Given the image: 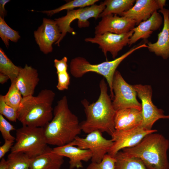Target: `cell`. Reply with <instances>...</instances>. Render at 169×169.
I'll return each instance as SVG.
<instances>
[{"label": "cell", "mask_w": 169, "mask_h": 169, "mask_svg": "<svg viewBox=\"0 0 169 169\" xmlns=\"http://www.w3.org/2000/svg\"><path fill=\"white\" fill-rule=\"evenodd\" d=\"M100 93L97 100L90 104L86 99L81 102L84 108L86 119L80 123L85 133L98 131L111 136L115 131L114 119L116 110L108 94L107 84L104 79L99 84Z\"/></svg>", "instance_id": "cell-1"}, {"label": "cell", "mask_w": 169, "mask_h": 169, "mask_svg": "<svg viewBox=\"0 0 169 169\" xmlns=\"http://www.w3.org/2000/svg\"><path fill=\"white\" fill-rule=\"evenodd\" d=\"M144 47L143 44L134 47L113 60L107 61L98 64H91L83 57H76L70 61V72L74 77L76 78L81 77L85 74L90 72H95L103 76L106 79L110 88V96L112 100L114 97L112 83L117 68L128 56L136 50Z\"/></svg>", "instance_id": "cell-5"}, {"label": "cell", "mask_w": 169, "mask_h": 169, "mask_svg": "<svg viewBox=\"0 0 169 169\" xmlns=\"http://www.w3.org/2000/svg\"><path fill=\"white\" fill-rule=\"evenodd\" d=\"M29 169V168H28V169Z\"/></svg>", "instance_id": "cell-39"}, {"label": "cell", "mask_w": 169, "mask_h": 169, "mask_svg": "<svg viewBox=\"0 0 169 169\" xmlns=\"http://www.w3.org/2000/svg\"><path fill=\"white\" fill-rule=\"evenodd\" d=\"M135 4L120 16H123L134 20L136 25L149 19L153 13L160 8L157 0H136Z\"/></svg>", "instance_id": "cell-16"}, {"label": "cell", "mask_w": 169, "mask_h": 169, "mask_svg": "<svg viewBox=\"0 0 169 169\" xmlns=\"http://www.w3.org/2000/svg\"><path fill=\"white\" fill-rule=\"evenodd\" d=\"M102 18L95 28V35L106 32L117 34L125 33L132 30L136 25L134 20L117 14H109Z\"/></svg>", "instance_id": "cell-14"}, {"label": "cell", "mask_w": 169, "mask_h": 169, "mask_svg": "<svg viewBox=\"0 0 169 169\" xmlns=\"http://www.w3.org/2000/svg\"><path fill=\"white\" fill-rule=\"evenodd\" d=\"M15 137L11 152H22L31 159L43 153L49 147L44 127L23 126L16 130Z\"/></svg>", "instance_id": "cell-6"}, {"label": "cell", "mask_w": 169, "mask_h": 169, "mask_svg": "<svg viewBox=\"0 0 169 169\" xmlns=\"http://www.w3.org/2000/svg\"><path fill=\"white\" fill-rule=\"evenodd\" d=\"M163 18L157 12H154L151 17L146 21L141 22L132 30L134 33L128 43L130 46L140 39L148 38L153 31L158 29L161 25Z\"/></svg>", "instance_id": "cell-20"}, {"label": "cell", "mask_w": 169, "mask_h": 169, "mask_svg": "<svg viewBox=\"0 0 169 169\" xmlns=\"http://www.w3.org/2000/svg\"><path fill=\"white\" fill-rule=\"evenodd\" d=\"M39 81L37 70L26 64L21 67L16 84L23 97H25L33 95Z\"/></svg>", "instance_id": "cell-17"}, {"label": "cell", "mask_w": 169, "mask_h": 169, "mask_svg": "<svg viewBox=\"0 0 169 169\" xmlns=\"http://www.w3.org/2000/svg\"><path fill=\"white\" fill-rule=\"evenodd\" d=\"M142 121L141 110L127 108L116 111L114 123L117 131L130 129L141 125Z\"/></svg>", "instance_id": "cell-18"}, {"label": "cell", "mask_w": 169, "mask_h": 169, "mask_svg": "<svg viewBox=\"0 0 169 169\" xmlns=\"http://www.w3.org/2000/svg\"><path fill=\"white\" fill-rule=\"evenodd\" d=\"M14 130L13 126L0 114V131L4 140L15 141V137L10 134L11 131Z\"/></svg>", "instance_id": "cell-31"}, {"label": "cell", "mask_w": 169, "mask_h": 169, "mask_svg": "<svg viewBox=\"0 0 169 169\" xmlns=\"http://www.w3.org/2000/svg\"><path fill=\"white\" fill-rule=\"evenodd\" d=\"M133 33L132 30L120 34L106 32L102 34L95 35L93 38H86L84 41L98 44L106 58L107 53L110 52L115 59L118 52L128 44Z\"/></svg>", "instance_id": "cell-12"}, {"label": "cell", "mask_w": 169, "mask_h": 169, "mask_svg": "<svg viewBox=\"0 0 169 169\" xmlns=\"http://www.w3.org/2000/svg\"><path fill=\"white\" fill-rule=\"evenodd\" d=\"M114 157L116 160L115 169H147L140 159L128 156L122 150Z\"/></svg>", "instance_id": "cell-23"}, {"label": "cell", "mask_w": 169, "mask_h": 169, "mask_svg": "<svg viewBox=\"0 0 169 169\" xmlns=\"http://www.w3.org/2000/svg\"><path fill=\"white\" fill-rule=\"evenodd\" d=\"M34 36L40 51L47 54L52 51L53 44L59 40L61 33L54 20L44 18L41 25L34 32Z\"/></svg>", "instance_id": "cell-13"}, {"label": "cell", "mask_w": 169, "mask_h": 169, "mask_svg": "<svg viewBox=\"0 0 169 169\" xmlns=\"http://www.w3.org/2000/svg\"><path fill=\"white\" fill-rule=\"evenodd\" d=\"M98 0H74L68 2L58 8L50 10L41 12L51 16L56 13L64 10H70L76 8H84L95 4Z\"/></svg>", "instance_id": "cell-26"}, {"label": "cell", "mask_w": 169, "mask_h": 169, "mask_svg": "<svg viewBox=\"0 0 169 169\" xmlns=\"http://www.w3.org/2000/svg\"><path fill=\"white\" fill-rule=\"evenodd\" d=\"M10 1L9 0H0V17L4 18L6 16L7 11L5 8V5Z\"/></svg>", "instance_id": "cell-35"}, {"label": "cell", "mask_w": 169, "mask_h": 169, "mask_svg": "<svg viewBox=\"0 0 169 169\" xmlns=\"http://www.w3.org/2000/svg\"><path fill=\"white\" fill-rule=\"evenodd\" d=\"M57 74L58 81L56 85L57 89L60 91L68 90L70 84V77L67 71Z\"/></svg>", "instance_id": "cell-32"}, {"label": "cell", "mask_w": 169, "mask_h": 169, "mask_svg": "<svg viewBox=\"0 0 169 169\" xmlns=\"http://www.w3.org/2000/svg\"><path fill=\"white\" fill-rule=\"evenodd\" d=\"M157 131L156 129H146L141 125L127 130H115L111 136L113 144L108 154L114 157L120 151L136 146L147 135Z\"/></svg>", "instance_id": "cell-11"}, {"label": "cell", "mask_w": 169, "mask_h": 169, "mask_svg": "<svg viewBox=\"0 0 169 169\" xmlns=\"http://www.w3.org/2000/svg\"><path fill=\"white\" fill-rule=\"evenodd\" d=\"M163 17V26L158 34V39L154 43H147L149 51L166 59L169 58V10L165 8L160 9Z\"/></svg>", "instance_id": "cell-15"}, {"label": "cell", "mask_w": 169, "mask_h": 169, "mask_svg": "<svg viewBox=\"0 0 169 169\" xmlns=\"http://www.w3.org/2000/svg\"><path fill=\"white\" fill-rule=\"evenodd\" d=\"M21 68L15 65L0 48V73L8 76L12 82L16 81Z\"/></svg>", "instance_id": "cell-24"}, {"label": "cell", "mask_w": 169, "mask_h": 169, "mask_svg": "<svg viewBox=\"0 0 169 169\" xmlns=\"http://www.w3.org/2000/svg\"><path fill=\"white\" fill-rule=\"evenodd\" d=\"M0 37L7 48L9 46V41L16 42L20 38L18 32L9 27L4 18L1 17H0Z\"/></svg>", "instance_id": "cell-28"}, {"label": "cell", "mask_w": 169, "mask_h": 169, "mask_svg": "<svg viewBox=\"0 0 169 169\" xmlns=\"http://www.w3.org/2000/svg\"><path fill=\"white\" fill-rule=\"evenodd\" d=\"M23 98L22 95L16 85V81L11 82L8 91L5 95H3L5 103L17 110Z\"/></svg>", "instance_id": "cell-27"}, {"label": "cell", "mask_w": 169, "mask_h": 169, "mask_svg": "<svg viewBox=\"0 0 169 169\" xmlns=\"http://www.w3.org/2000/svg\"><path fill=\"white\" fill-rule=\"evenodd\" d=\"M64 157L53 152L48 147L41 154L32 159L29 169H60Z\"/></svg>", "instance_id": "cell-21"}, {"label": "cell", "mask_w": 169, "mask_h": 169, "mask_svg": "<svg viewBox=\"0 0 169 169\" xmlns=\"http://www.w3.org/2000/svg\"><path fill=\"white\" fill-rule=\"evenodd\" d=\"M10 79L8 76L3 74L0 73V83L1 84H3Z\"/></svg>", "instance_id": "cell-37"}, {"label": "cell", "mask_w": 169, "mask_h": 169, "mask_svg": "<svg viewBox=\"0 0 169 169\" xmlns=\"http://www.w3.org/2000/svg\"><path fill=\"white\" fill-rule=\"evenodd\" d=\"M135 0H106L104 1L105 7L100 14L99 18L109 14L120 16L124 12L131 8L135 2Z\"/></svg>", "instance_id": "cell-22"}, {"label": "cell", "mask_w": 169, "mask_h": 169, "mask_svg": "<svg viewBox=\"0 0 169 169\" xmlns=\"http://www.w3.org/2000/svg\"><path fill=\"white\" fill-rule=\"evenodd\" d=\"M54 153L69 159V168L83 167L82 161H87L91 159L92 153L88 149H83L75 146L67 144L53 149Z\"/></svg>", "instance_id": "cell-19"}, {"label": "cell", "mask_w": 169, "mask_h": 169, "mask_svg": "<svg viewBox=\"0 0 169 169\" xmlns=\"http://www.w3.org/2000/svg\"><path fill=\"white\" fill-rule=\"evenodd\" d=\"M0 169H8V162L4 157L1 159Z\"/></svg>", "instance_id": "cell-36"}, {"label": "cell", "mask_w": 169, "mask_h": 169, "mask_svg": "<svg viewBox=\"0 0 169 169\" xmlns=\"http://www.w3.org/2000/svg\"><path fill=\"white\" fill-rule=\"evenodd\" d=\"M112 89L114 97L112 103L116 111L127 108L141 110V103L137 99V93L133 85L127 83L117 70L114 76Z\"/></svg>", "instance_id": "cell-8"}, {"label": "cell", "mask_w": 169, "mask_h": 169, "mask_svg": "<svg viewBox=\"0 0 169 169\" xmlns=\"http://www.w3.org/2000/svg\"><path fill=\"white\" fill-rule=\"evenodd\" d=\"M44 129L48 144L57 146L69 143L80 133L78 118L69 109L66 96L57 102L53 118Z\"/></svg>", "instance_id": "cell-2"}, {"label": "cell", "mask_w": 169, "mask_h": 169, "mask_svg": "<svg viewBox=\"0 0 169 169\" xmlns=\"http://www.w3.org/2000/svg\"><path fill=\"white\" fill-rule=\"evenodd\" d=\"M115 162L116 160L114 157L107 154L100 162H92L87 169H115Z\"/></svg>", "instance_id": "cell-29"}, {"label": "cell", "mask_w": 169, "mask_h": 169, "mask_svg": "<svg viewBox=\"0 0 169 169\" xmlns=\"http://www.w3.org/2000/svg\"><path fill=\"white\" fill-rule=\"evenodd\" d=\"M55 95L53 90L45 89L37 96L23 97L17 110L18 120L23 126L44 127L53 118Z\"/></svg>", "instance_id": "cell-3"}, {"label": "cell", "mask_w": 169, "mask_h": 169, "mask_svg": "<svg viewBox=\"0 0 169 169\" xmlns=\"http://www.w3.org/2000/svg\"><path fill=\"white\" fill-rule=\"evenodd\" d=\"M133 86L141 101L142 126L146 129L151 130L154 124L159 119H169V115H165L163 110L158 108L153 104L151 99L152 90L151 85L137 84Z\"/></svg>", "instance_id": "cell-9"}, {"label": "cell", "mask_w": 169, "mask_h": 169, "mask_svg": "<svg viewBox=\"0 0 169 169\" xmlns=\"http://www.w3.org/2000/svg\"><path fill=\"white\" fill-rule=\"evenodd\" d=\"M169 140L155 132L146 135L136 146L122 151L128 156L140 159L147 169H169Z\"/></svg>", "instance_id": "cell-4"}, {"label": "cell", "mask_w": 169, "mask_h": 169, "mask_svg": "<svg viewBox=\"0 0 169 169\" xmlns=\"http://www.w3.org/2000/svg\"><path fill=\"white\" fill-rule=\"evenodd\" d=\"M166 0H157L158 3L160 8V9L164 8V7L166 5Z\"/></svg>", "instance_id": "cell-38"}, {"label": "cell", "mask_w": 169, "mask_h": 169, "mask_svg": "<svg viewBox=\"0 0 169 169\" xmlns=\"http://www.w3.org/2000/svg\"><path fill=\"white\" fill-rule=\"evenodd\" d=\"M0 114L9 121L15 122L17 119V110L7 104L5 102L3 95H0Z\"/></svg>", "instance_id": "cell-30"}, {"label": "cell", "mask_w": 169, "mask_h": 169, "mask_svg": "<svg viewBox=\"0 0 169 169\" xmlns=\"http://www.w3.org/2000/svg\"><path fill=\"white\" fill-rule=\"evenodd\" d=\"M4 143L0 146V159L4 157L5 154L11 149L13 145L14 141L5 140Z\"/></svg>", "instance_id": "cell-34"}, {"label": "cell", "mask_w": 169, "mask_h": 169, "mask_svg": "<svg viewBox=\"0 0 169 169\" xmlns=\"http://www.w3.org/2000/svg\"><path fill=\"white\" fill-rule=\"evenodd\" d=\"M68 144L76 146L81 149L89 150L92 153V162L99 163L108 153L113 144V141L111 139L105 138L102 132L95 131L88 133L85 138L77 136Z\"/></svg>", "instance_id": "cell-10"}, {"label": "cell", "mask_w": 169, "mask_h": 169, "mask_svg": "<svg viewBox=\"0 0 169 169\" xmlns=\"http://www.w3.org/2000/svg\"><path fill=\"white\" fill-rule=\"evenodd\" d=\"M105 7L104 2H101L99 5L95 4L84 8L68 10L65 16L55 18L54 20L61 33L60 38L55 44L59 46L60 42L67 33L73 35L75 34L73 28L70 27L73 21L78 19V25L79 28L89 27L90 23L88 19L92 18L97 19Z\"/></svg>", "instance_id": "cell-7"}, {"label": "cell", "mask_w": 169, "mask_h": 169, "mask_svg": "<svg viewBox=\"0 0 169 169\" xmlns=\"http://www.w3.org/2000/svg\"><path fill=\"white\" fill-rule=\"evenodd\" d=\"M32 159L22 152H11L7 160L8 169H27L29 168Z\"/></svg>", "instance_id": "cell-25"}, {"label": "cell", "mask_w": 169, "mask_h": 169, "mask_svg": "<svg viewBox=\"0 0 169 169\" xmlns=\"http://www.w3.org/2000/svg\"><path fill=\"white\" fill-rule=\"evenodd\" d=\"M67 58L65 56L60 60L56 59L54 60V66L56 69L57 73L67 71Z\"/></svg>", "instance_id": "cell-33"}]
</instances>
